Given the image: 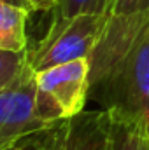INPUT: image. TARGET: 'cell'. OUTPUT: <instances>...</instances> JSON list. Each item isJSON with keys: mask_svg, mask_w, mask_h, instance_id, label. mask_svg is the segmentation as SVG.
<instances>
[{"mask_svg": "<svg viewBox=\"0 0 149 150\" xmlns=\"http://www.w3.org/2000/svg\"><path fill=\"white\" fill-rule=\"evenodd\" d=\"M112 120L135 126L149 136V19L121 58L90 89Z\"/></svg>", "mask_w": 149, "mask_h": 150, "instance_id": "obj_1", "label": "cell"}, {"mask_svg": "<svg viewBox=\"0 0 149 150\" xmlns=\"http://www.w3.org/2000/svg\"><path fill=\"white\" fill-rule=\"evenodd\" d=\"M90 59L81 58L35 72V112L49 126L84 112L90 98Z\"/></svg>", "mask_w": 149, "mask_h": 150, "instance_id": "obj_2", "label": "cell"}, {"mask_svg": "<svg viewBox=\"0 0 149 150\" xmlns=\"http://www.w3.org/2000/svg\"><path fill=\"white\" fill-rule=\"evenodd\" d=\"M109 14H79L69 19H53L44 38L28 51L30 67L40 72L62 63L91 58L104 33Z\"/></svg>", "mask_w": 149, "mask_h": 150, "instance_id": "obj_3", "label": "cell"}, {"mask_svg": "<svg viewBox=\"0 0 149 150\" xmlns=\"http://www.w3.org/2000/svg\"><path fill=\"white\" fill-rule=\"evenodd\" d=\"M53 126L42 122L35 112V72L30 67L12 87L0 94V150Z\"/></svg>", "mask_w": 149, "mask_h": 150, "instance_id": "obj_4", "label": "cell"}, {"mask_svg": "<svg viewBox=\"0 0 149 150\" xmlns=\"http://www.w3.org/2000/svg\"><path fill=\"white\" fill-rule=\"evenodd\" d=\"M112 117L107 110H84L58 122L51 131L49 150H111Z\"/></svg>", "mask_w": 149, "mask_h": 150, "instance_id": "obj_5", "label": "cell"}, {"mask_svg": "<svg viewBox=\"0 0 149 150\" xmlns=\"http://www.w3.org/2000/svg\"><path fill=\"white\" fill-rule=\"evenodd\" d=\"M30 11L0 0V51L27 52V23Z\"/></svg>", "mask_w": 149, "mask_h": 150, "instance_id": "obj_6", "label": "cell"}, {"mask_svg": "<svg viewBox=\"0 0 149 150\" xmlns=\"http://www.w3.org/2000/svg\"><path fill=\"white\" fill-rule=\"evenodd\" d=\"M30 68L28 51L27 52H11L0 51V94L12 87L18 79Z\"/></svg>", "mask_w": 149, "mask_h": 150, "instance_id": "obj_7", "label": "cell"}, {"mask_svg": "<svg viewBox=\"0 0 149 150\" xmlns=\"http://www.w3.org/2000/svg\"><path fill=\"white\" fill-rule=\"evenodd\" d=\"M111 150H149V136L135 126L112 120Z\"/></svg>", "mask_w": 149, "mask_h": 150, "instance_id": "obj_8", "label": "cell"}, {"mask_svg": "<svg viewBox=\"0 0 149 150\" xmlns=\"http://www.w3.org/2000/svg\"><path fill=\"white\" fill-rule=\"evenodd\" d=\"M112 0H60L53 19H69L79 14H109Z\"/></svg>", "mask_w": 149, "mask_h": 150, "instance_id": "obj_9", "label": "cell"}, {"mask_svg": "<svg viewBox=\"0 0 149 150\" xmlns=\"http://www.w3.org/2000/svg\"><path fill=\"white\" fill-rule=\"evenodd\" d=\"M149 12V0H112L109 16L111 18H133Z\"/></svg>", "mask_w": 149, "mask_h": 150, "instance_id": "obj_10", "label": "cell"}, {"mask_svg": "<svg viewBox=\"0 0 149 150\" xmlns=\"http://www.w3.org/2000/svg\"><path fill=\"white\" fill-rule=\"evenodd\" d=\"M53 127L39 131V133H34V134H28V136L18 140L16 143H12L11 147H7V149H4V150H49V142H51V131H53Z\"/></svg>", "mask_w": 149, "mask_h": 150, "instance_id": "obj_11", "label": "cell"}, {"mask_svg": "<svg viewBox=\"0 0 149 150\" xmlns=\"http://www.w3.org/2000/svg\"><path fill=\"white\" fill-rule=\"evenodd\" d=\"M30 2V7L32 11H40V12H47V11H53L60 0H28Z\"/></svg>", "mask_w": 149, "mask_h": 150, "instance_id": "obj_12", "label": "cell"}, {"mask_svg": "<svg viewBox=\"0 0 149 150\" xmlns=\"http://www.w3.org/2000/svg\"><path fill=\"white\" fill-rule=\"evenodd\" d=\"M4 2L12 4V5H18V7H23V9H28L30 12H34L32 7H30V2H28V0H4Z\"/></svg>", "mask_w": 149, "mask_h": 150, "instance_id": "obj_13", "label": "cell"}]
</instances>
